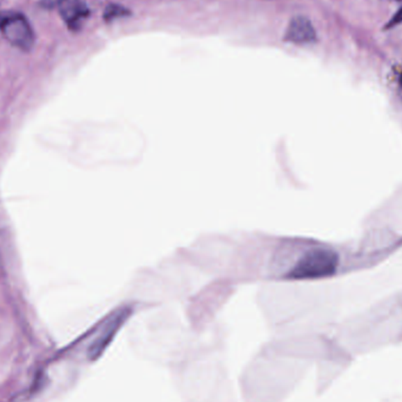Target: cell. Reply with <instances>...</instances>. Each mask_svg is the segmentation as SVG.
<instances>
[{
  "mask_svg": "<svg viewBox=\"0 0 402 402\" xmlns=\"http://www.w3.org/2000/svg\"><path fill=\"white\" fill-rule=\"evenodd\" d=\"M339 262V254L333 249H310L300 256L285 276L291 280L326 279L337 272Z\"/></svg>",
  "mask_w": 402,
  "mask_h": 402,
  "instance_id": "cell-3",
  "label": "cell"
},
{
  "mask_svg": "<svg viewBox=\"0 0 402 402\" xmlns=\"http://www.w3.org/2000/svg\"><path fill=\"white\" fill-rule=\"evenodd\" d=\"M285 40L293 44H310L317 40V32L310 20L305 17H294L288 25Z\"/></svg>",
  "mask_w": 402,
  "mask_h": 402,
  "instance_id": "cell-7",
  "label": "cell"
},
{
  "mask_svg": "<svg viewBox=\"0 0 402 402\" xmlns=\"http://www.w3.org/2000/svg\"><path fill=\"white\" fill-rule=\"evenodd\" d=\"M169 371L184 402H237L220 346L191 356Z\"/></svg>",
  "mask_w": 402,
  "mask_h": 402,
  "instance_id": "cell-2",
  "label": "cell"
},
{
  "mask_svg": "<svg viewBox=\"0 0 402 402\" xmlns=\"http://www.w3.org/2000/svg\"><path fill=\"white\" fill-rule=\"evenodd\" d=\"M402 24V8H399V11L395 13L394 16L392 17V19L387 23L385 28L388 30V28H393V27L398 26Z\"/></svg>",
  "mask_w": 402,
  "mask_h": 402,
  "instance_id": "cell-9",
  "label": "cell"
},
{
  "mask_svg": "<svg viewBox=\"0 0 402 402\" xmlns=\"http://www.w3.org/2000/svg\"><path fill=\"white\" fill-rule=\"evenodd\" d=\"M58 10L71 30L77 31L90 15L85 0H58Z\"/></svg>",
  "mask_w": 402,
  "mask_h": 402,
  "instance_id": "cell-6",
  "label": "cell"
},
{
  "mask_svg": "<svg viewBox=\"0 0 402 402\" xmlns=\"http://www.w3.org/2000/svg\"><path fill=\"white\" fill-rule=\"evenodd\" d=\"M133 313L134 306L131 303L122 305L110 313L108 318L100 324L99 328L97 330L92 340L88 344L87 351H86V358L88 361L94 362V361L99 360L105 351L108 349V346L111 345L112 341L115 340L117 334L130 320Z\"/></svg>",
  "mask_w": 402,
  "mask_h": 402,
  "instance_id": "cell-4",
  "label": "cell"
},
{
  "mask_svg": "<svg viewBox=\"0 0 402 402\" xmlns=\"http://www.w3.org/2000/svg\"><path fill=\"white\" fill-rule=\"evenodd\" d=\"M298 349L292 341H271L242 369L239 388L242 402H284L299 378Z\"/></svg>",
  "mask_w": 402,
  "mask_h": 402,
  "instance_id": "cell-1",
  "label": "cell"
},
{
  "mask_svg": "<svg viewBox=\"0 0 402 402\" xmlns=\"http://www.w3.org/2000/svg\"><path fill=\"white\" fill-rule=\"evenodd\" d=\"M126 13V10L124 8H120L118 5H112V6H108V10H106V13H105V18L106 19H112L115 17L124 16Z\"/></svg>",
  "mask_w": 402,
  "mask_h": 402,
  "instance_id": "cell-8",
  "label": "cell"
},
{
  "mask_svg": "<svg viewBox=\"0 0 402 402\" xmlns=\"http://www.w3.org/2000/svg\"><path fill=\"white\" fill-rule=\"evenodd\" d=\"M0 30L8 42L22 50L28 51L35 44L31 25L22 15L0 13Z\"/></svg>",
  "mask_w": 402,
  "mask_h": 402,
  "instance_id": "cell-5",
  "label": "cell"
}]
</instances>
